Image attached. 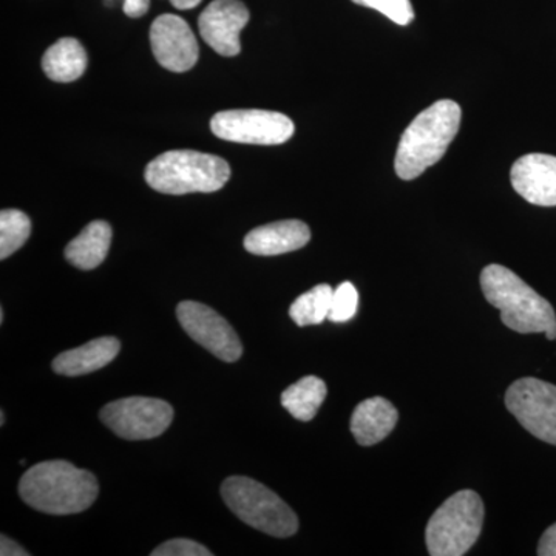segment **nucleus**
Wrapping results in <instances>:
<instances>
[{"instance_id": "a878e982", "label": "nucleus", "mask_w": 556, "mask_h": 556, "mask_svg": "<svg viewBox=\"0 0 556 556\" xmlns=\"http://www.w3.org/2000/svg\"><path fill=\"white\" fill-rule=\"evenodd\" d=\"M150 0H124L123 10L129 17H141L148 13Z\"/></svg>"}, {"instance_id": "39448f33", "label": "nucleus", "mask_w": 556, "mask_h": 556, "mask_svg": "<svg viewBox=\"0 0 556 556\" xmlns=\"http://www.w3.org/2000/svg\"><path fill=\"white\" fill-rule=\"evenodd\" d=\"M484 503L473 490L450 496L428 521L426 541L431 556H463L477 543L484 525Z\"/></svg>"}, {"instance_id": "7ed1b4c3", "label": "nucleus", "mask_w": 556, "mask_h": 556, "mask_svg": "<svg viewBox=\"0 0 556 556\" xmlns=\"http://www.w3.org/2000/svg\"><path fill=\"white\" fill-rule=\"evenodd\" d=\"M481 288L486 302L501 311V320L507 328L521 334L544 332L548 340L556 339L554 306L514 270L501 265L485 266Z\"/></svg>"}, {"instance_id": "ddd939ff", "label": "nucleus", "mask_w": 556, "mask_h": 556, "mask_svg": "<svg viewBox=\"0 0 556 556\" xmlns=\"http://www.w3.org/2000/svg\"><path fill=\"white\" fill-rule=\"evenodd\" d=\"M510 181L530 204L556 206V156L546 153L521 156L511 167Z\"/></svg>"}, {"instance_id": "dca6fc26", "label": "nucleus", "mask_w": 556, "mask_h": 556, "mask_svg": "<svg viewBox=\"0 0 556 556\" xmlns=\"http://www.w3.org/2000/svg\"><path fill=\"white\" fill-rule=\"evenodd\" d=\"M119 350L121 343L116 338L90 340L86 345L64 351L54 358L51 367L56 375L68 376V378L90 375L109 365L118 356Z\"/></svg>"}, {"instance_id": "6ab92c4d", "label": "nucleus", "mask_w": 556, "mask_h": 556, "mask_svg": "<svg viewBox=\"0 0 556 556\" xmlns=\"http://www.w3.org/2000/svg\"><path fill=\"white\" fill-rule=\"evenodd\" d=\"M327 394L328 388L324 380L316 376H306L283 391L281 405L295 419L309 422L316 417Z\"/></svg>"}, {"instance_id": "4be33fe9", "label": "nucleus", "mask_w": 556, "mask_h": 556, "mask_svg": "<svg viewBox=\"0 0 556 556\" xmlns=\"http://www.w3.org/2000/svg\"><path fill=\"white\" fill-rule=\"evenodd\" d=\"M358 294L353 283L345 281L334 289L332 294L331 308H329L328 318L334 324H343L351 320L357 313Z\"/></svg>"}, {"instance_id": "aec40b11", "label": "nucleus", "mask_w": 556, "mask_h": 556, "mask_svg": "<svg viewBox=\"0 0 556 556\" xmlns=\"http://www.w3.org/2000/svg\"><path fill=\"white\" fill-rule=\"evenodd\" d=\"M332 294H334V289L329 285H317L292 303L289 316L299 327L320 325L325 318H328Z\"/></svg>"}, {"instance_id": "f03ea898", "label": "nucleus", "mask_w": 556, "mask_h": 556, "mask_svg": "<svg viewBox=\"0 0 556 556\" xmlns=\"http://www.w3.org/2000/svg\"><path fill=\"white\" fill-rule=\"evenodd\" d=\"M463 110L441 100L420 112L399 141L394 169L399 178L415 179L445 155L459 131Z\"/></svg>"}, {"instance_id": "1a4fd4ad", "label": "nucleus", "mask_w": 556, "mask_h": 556, "mask_svg": "<svg viewBox=\"0 0 556 556\" xmlns=\"http://www.w3.org/2000/svg\"><path fill=\"white\" fill-rule=\"evenodd\" d=\"M506 407L530 434L556 445V387L544 380L522 378L508 387Z\"/></svg>"}, {"instance_id": "9b49d317", "label": "nucleus", "mask_w": 556, "mask_h": 556, "mask_svg": "<svg viewBox=\"0 0 556 556\" xmlns=\"http://www.w3.org/2000/svg\"><path fill=\"white\" fill-rule=\"evenodd\" d=\"M150 43L156 61L174 73H185L199 61V42L182 17L161 14L150 28Z\"/></svg>"}, {"instance_id": "cd10ccee", "label": "nucleus", "mask_w": 556, "mask_h": 556, "mask_svg": "<svg viewBox=\"0 0 556 556\" xmlns=\"http://www.w3.org/2000/svg\"><path fill=\"white\" fill-rule=\"evenodd\" d=\"M170 3L177 10H192L200 5L201 0H170Z\"/></svg>"}, {"instance_id": "9d476101", "label": "nucleus", "mask_w": 556, "mask_h": 556, "mask_svg": "<svg viewBox=\"0 0 556 556\" xmlns=\"http://www.w3.org/2000/svg\"><path fill=\"white\" fill-rule=\"evenodd\" d=\"M177 318L189 338L195 340L199 345L206 348L219 361H239L243 354V345L233 328L214 309L199 302L179 303Z\"/></svg>"}, {"instance_id": "f3484780", "label": "nucleus", "mask_w": 556, "mask_h": 556, "mask_svg": "<svg viewBox=\"0 0 556 556\" xmlns=\"http://www.w3.org/2000/svg\"><path fill=\"white\" fill-rule=\"evenodd\" d=\"M110 243H112V228L109 223L98 219L86 226L75 240L70 241L68 247L65 248V258L78 269L98 268L108 257Z\"/></svg>"}, {"instance_id": "f257e3e1", "label": "nucleus", "mask_w": 556, "mask_h": 556, "mask_svg": "<svg viewBox=\"0 0 556 556\" xmlns=\"http://www.w3.org/2000/svg\"><path fill=\"white\" fill-rule=\"evenodd\" d=\"M100 493L97 478L67 460H46L25 471L20 495L25 504L47 515H75L87 510Z\"/></svg>"}, {"instance_id": "5701e85b", "label": "nucleus", "mask_w": 556, "mask_h": 556, "mask_svg": "<svg viewBox=\"0 0 556 556\" xmlns=\"http://www.w3.org/2000/svg\"><path fill=\"white\" fill-rule=\"evenodd\" d=\"M353 2L379 11L388 20L402 25V27L412 24L415 20V10L409 0H353Z\"/></svg>"}, {"instance_id": "f8f14e48", "label": "nucleus", "mask_w": 556, "mask_h": 556, "mask_svg": "<svg viewBox=\"0 0 556 556\" xmlns=\"http://www.w3.org/2000/svg\"><path fill=\"white\" fill-rule=\"evenodd\" d=\"M249 22V10L240 0H214L201 13V38L222 56H237L241 51L240 33Z\"/></svg>"}, {"instance_id": "2eb2a0df", "label": "nucleus", "mask_w": 556, "mask_h": 556, "mask_svg": "<svg viewBox=\"0 0 556 556\" xmlns=\"http://www.w3.org/2000/svg\"><path fill=\"white\" fill-rule=\"evenodd\" d=\"M399 419L396 407L383 397L361 402L351 416V433L362 447L379 444L394 430Z\"/></svg>"}, {"instance_id": "393cba45", "label": "nucleus", "mask_w": 556, "mask_h": 556, "mask_svg": "<svg viewBox=\"0 0 556 556\" xmlns=\"http://www.w3.org/2000/svg\"><path fill=\"white\" fill-rule=\"evenodd\" d=\"M538 555L556 556V522L548 527L541 536L540 544H538Z\"/></svg>"}, {"instance_id": "6e6552de", "label": "nucleus", "mask_w": 556, "mask_h": 556, "mask_svg": "<svg viewBox=\"0 0 556 556\" xmlns=\"http://www.w3.org/2000/svg\"><path fill=\"white\" fill-rule=\"evenodd\" d=\"M100 417L116 437L127 441L159 438L174 420V408L161 399L126 397L110 402Z\"/></svg>"}, {"instance_id": "423d86ee", "label": "nucleus", "mask_w": 556, "mask_h": 556, "mask_svg": "<svg viewBox=\"0 0 556 556\" xmlns=\"http://www.w3.org/2000/svg\"><path fill=\"white\" fill-rule=\"evenodd\" d=\"M226 506L248 526L270 536L288 538L299 530L292 508L268 486L247 477H230L223 482Z\"/></svg>"}, {"instance_id": "20e7f679", "label": "nucleus", "mask_w": 556, "mask_h": 556, "mask_svg": "<svg viewBox=\"0 0 556 556\" xmlns=\"http://www.w3.org/2000/svg\"><path fill=\"white\" fill-rule=\"evenodd\" d=\"M229 178L228 161L197 150L164 152L146 169L150 188L167 195L217 192Z\"/></svg>"}, {"instance_id": "412c9836", "label": "nucleus", "mask_w": 556, "mask_h": 556, "mask_svg": "<svg viewBox=\"0 0 556 556\" xmlns=\"http://www.w3.org/2000/svg\"><path fill=\"white\" fill-rule=\"evenodd\" d=\"M31 233V222L17 208H5L0 212V258H9L20 251Z\"/></svg>"}, {"instance_id": "bb28decb", "label": "nucleus", "mask_w": 556, "mask_h": 556, "mask_svg": "<svg viewBox=\"0 0 556 556\" xmlns=\"http://www.w3.org/2000/svg\"><path fill=\"white\" fill-rule=\"evenodd\" d=\"M0 555L2 556H25L28 555V552H25L24 548L20 546V544L11 541L10 538L2 536L0 540Z\"/></svg>"}, {"instance_id": "4468645a", "label": "nucleus", "mask_w": 556, "mask_h": 556, "mask_svg": "<svg viewBox=\"0 0 556 556\" xmlns=\"http://www.w3.org/2000/svg\"><path fill=\"white\" fill-rule=\"evenodd\" d=\"M311 230L308 225L300 219H283L260 226L248 233L244 249L251 254L273 257L298 251L309 243Z\"/></svg>"}, {"instance_id": "c85d7f7f", "label": "nucleus", "mask_w": 556, "mask_h": 556, "mask_svg": "<svg viewBox=\"0 0 556 556\" xmlns=\"http://www.w3.org/2000/svg\"><path fill=\"white\" fill-rule=\"evenodd\" d=\"M0 417H2V426H3V424H5V413L2 412V416H0Z\"/></svg>"}, {"instance_id": "a211bd4d", "label": "nucleus", "mask_w": 556, "mask_h": 556, "mask_svg": "<svg viewBox=\"0 0 556 556\" xmlns=\"http://www.w3.org/2000/svg\"><path fill=\"white\" fill-rule=\"evenodd\" d=\"M87 62L89 58L79 40L62 38L43 53L42 68L51 80L72 83L84 75Z\"/></svg>"}, {"instance_id": "b1692460", "label": "nucleus", "mask_w": 556, "mask_h": 556, "mask_svg": "<svg viewBox=\"0 0 556 556\" xmlns=\"http://www.w3.org/2000/svg\"><path fill=\"white\" fill-rule=\"evenodd\" d=\"M211 552L201 544L185 538L167 541L152 552V556H211Z\"/></svg>"}, {"instance_id": "0eeeda50", "label": "nucleus", "mask_w": 556, "mask_h": 556, "mask_svg": "<svg viewBox=\"0 0 556 556\" xmlns=\"http://www.w3.org/2000/svg\"><path fill=\"white\" fill-rule=\"evenodd\" d=\"M215 137L241 144L278 146L294 135V123L283 113L269 110H226L211 119Z\"/></svg>"}]
</instances>
